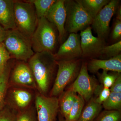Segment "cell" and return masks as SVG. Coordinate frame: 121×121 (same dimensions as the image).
I'll return each instance as SVG.
<instances>
[{"label":"cell","instance_id":"1","mask_svg":"<svg viewBox=\"0 0 121 121\" xmlns=\"http://www.w3.org/2000/svg\"><path fill=\"white\" fill-rule=\"evenodd\" d=\"M28 63L33 74L37 91L48 96L58 69L54 54L45 52L35 53Z\"/></svg>","mask_w":121,"mask_h":121},{"label":"cell","instance_id":"2","mask_svg":"<svg viewBox=\"0 0 121 121\" xmlns=\"http://www.w3.org/2000/svg\"><path fill=\"white\" fill-rule=\"evenodd\" d=\"M31 40L35 53L45 52L54 54L59 42L58 30L46 17L38 19L37 27Z\"/></svg>","mask_w":121,"mask_h":121},{"label":"cell","instance_id":"3","mask_svg":"<svg viewBox=\"0 0 121 121\" xmlns=\"http://www.w3.org/2000/svg\"><path fill=\"white\" fill-rule=\"evenodd\" d=\"M56 61L57 72L48 96L58 98L77 78L83 62L80 58Z\"/></svg>","mask_w":121,"mask_h":121},{"label":"cell","instance_id":"4","mask_svg":"<svg viewBox=\"0 0 121 121\" xmlns=\"http://www.w3.org/2000/svg\"><path fill=\"white\" fill-rule=\"evenodd\" d=\"M2 43L11 57L18 61L28 62L35 54L31 39L17 29L7 30Z\"/></svg>","mask_w":121,"mask_h":121},{"label":"cell","instance_id":"5","mask_svg":"<svg viewBox=\"0 0 121 121\" xmlns=\"http://www.w3.org/2000/svg\"><path fill=\"white\" fill-rule=\"evenodd\" d=\"M14 12L16 29L31 39L38 21L34 5L26 1H14Z\"/></svg>","mask_w":121,"mask_h":121},{"label":"cell","instance_id":"6","mask_svg":"<svg viewBox=\"0 0 121 121\" xmlns=\"http://www.w3.org/2000/svg\"><path fill=\"white\" fill-rule=\"evenodd\" d=\"M67 17L65 29L70 33H77L90 26L93 19L77 0H65Z\"/></svg>","mask_w":121,"mask_h":121},{"label":"cell","instance_id":"7","mask_svg":"<svg viewBox=\"0 0 121 121\" xmlns=\"http://www.w3.org/2000/svg\"><path fill=\"white\" fill-rule=\"evenodd\" d=\"M36 91L27 87L9 85L5 105L17 113L26 110L34 105Z\"/></svg>","mask_w":121,"mask_h":121},{"label":"cell","instance_id":"8","mask_svg":"<svg viewBox=\"0 0 121 121\" xmlns=\"http://www.w3.org/2000/svg\"><path fill=\"white\" fill-rule=\"evenodd\" d=\"M99 84L94 76L89 75L87 62H83L80 72L74 81L66 87L73 91L87 103L93 97L95 89Z\"/></svg>","mask_w":121,"mask_h":121},{"label":"cell","instance_id":"9","mask_svg":"<svg viewBox=\"0 0 121 121\" xmlns=\"http://www.w3.org/2000/svg\"><path fill=\"white\" fill-rule=\"evenodd\" d=\"M34 105L38 121H56L59 112L58 97L45 96L36 91Z\"/></svg>","mask_w":121,"mask_h":121},{"label":"cell","instance_id":"10","mask_svg":"<svg viewBox=\"0 0 121 121\" xmlns=\"http://www.w3.org/2000/svg\"><path fill=\"white\" fill-rule=\"evenodd\" d=\"M119 1L111 0L99 11L93 19L91 28L97 35L98 37L104 40L110 29V23L119 4Z\"/></svg>","mask_w":121,"mask_h":121},{"label":"cell","instance_id":"11","mask_svg":"<svg viewBox=\"0 0 121 121\" xmlns=\"http://www.w3.org/2000/svg\"><path fill=\"white\" fill-rule=\"evenodd\" d=\"M9 84L37 90L36 84L28 62L18 61L11 69Z\"/></svg>","mask_w":121,"mask_h":121},{"label":"cell","instance_id":"12","mask_svg":"<svg viewBox=\"0 0 121 121\" xmlns=\"http://www.w3.org/2000/svg\"><path fill=\"white\" fill-rule=\"evenodd\" d=\"M54 56L56 60H71L82 57L80 35L70 33L66 40L60 45Z\"/></svg>","mask_w":121,"mask_h":121},{"label":"cell","instance_id":"13","mask_svg":"<svg viewBox=\"0 0 121 121\" xmlns=\"http://www.w3.org/2000/svg\"><path fill=\"white\" fill-rule=\"evenodd\" d=\"M65 3L64 0H56L46 17L56 28L58 33L59 42L60 43H63L66 33L65 25L67 13Z\"/></svg>","mask_w":121,"mask_h":121},{"label":"cell","instance_id":"14","mask_svg":"<svg viewBox=\"0 0 121 121\" xmlns=\"http://www.w3.org/2000/svg\"><path fill=\"white\" fill-rule=\"evenodd\" d=\"M91 27H87L80 32V45L83 57L99 55L105 45L104 40L95 37L92 34Z\"/></svg>","mask_w":121,"mask_h":121},{"label":"cell","instance_id":"15","mask_svg":"<svg viewBox=\"0 0 121 121\" xmlns=\"http://www.w3.org/2000/svg\"><path fill=\"white\" fill-rule=\"evenodd\" d=\"M88 71L92 73H97L99 71L121 73V54L107 59H91L87 63Z\"/></svg>","mask_w":121,"mask_h":121},{"label":"cell","instance_id":"16","mask_svg":"<svg viewBox=\"0 0 121 121\" xmlns=\"http://www.w3.org/2000/svg\"><path fill=\"white\" fill-rule=\"evenodd\" d=\"M14 3L12 0H0V25L7 30L16 29Z\"/></svg>","mask_w":121,"mask_h":121},{"label":"cell","instance_id":"17","mask_svg":"<svg viewBox=\"0 0 121 121\" xmlns=\"http://www.w3.org/2000/svg\"><path fill=\"white\" fill-rule=\"evenodd\" d=\"M77 96V93L73 91L66 89L58 97L59 112L65 119L68 116Z\"/></svg>","mask_w":121,"mask_h":121},{"label":"cell","instance_id":"18","mask_svg":"<svg viewBox=\"0 0 121 121\" xmlns=\"http://www.w3.org/2000/svg\"><path fill=\"white\" fill-rule=\"evenodd\" d=\"M13 61H9L3 70L0 73V111L5 106V99L9 86V79Z\"/></svg>","mask_w":121,"mask_h":121},{"label":"cell","instance_id":"19","mask_svg":"<svg viewBox=\"0 0 121 121\" xmlns=\"http://www.w3.org/2000/svg\"><path fill=\"white\" fill-rule=\"evenodd\" d=\"M102 108V105L95 102L93 97L84 106L78 121H94Z\"/></svg>","mask_w":121,"mask_h":121},{"label":"cell","instance_id":"20","mask_svg":"<svg viewBox=\"0 0 121 121\" xmlns=\"http://www.w3.org/2000/svg\"><path fill=\"white\" fill-rule=\"evenodd\" d=\"M93 19L99 11L109 2V0H78Z\"/></svg>","mask_w":121,"mask_h":121},{"label":"cell","instance_id":"21","mask_svg":"<svg viewBox=\"0 0 121 121\" xmlns=\"http://www.w3.org/2000/svg\"><path fill=\"white\" fill-rule=\"evenodd\" d=\"M26 1L33 4L37 18L39 19L46 17L48 11L56 0H29Z\"/></svg>","mask_w":121,"mask_h":121},{"label":"cell","instance_id":"22","mask_svg":"<svg viewBox=\"0 0 121 121\" xmlns=\"http://www.w3.org/2000/svg\"><path fill=\"white\" fill-rule=\"evenodd\" d=\"M102 105L105 110L121 112V93L111 92L108 98Z\"/></svg>","mask_w":121,"mask_h":121},{"label":"cell","instance_id":"23","mask_svg":"<svg viewBox=\"0 0 121 121\" xmlns=\"http://www.w3.org/2000/svg\"><path fill=\"white\" fill-rule=\"evenodd\" d=\"M85 101L78 95L77 98L65 121H78L85 106Z\"/></svg>","mask_w":121,"mask_h":121},{"label":"cell","instance_id":"24","mask_svg":"<svg viewBox=\"0 0 121 121\" xmlns=\"http://www.w3.org/2000/svg\"><path fill=\"white\" fill-rule=\"evenodd\" d=\"M97 73L101 84L104 87L110 89L121 73L115 72L108 73V71H103L102 73L98 72Z\"/></svg>","mask_w":121,"mask_h":121},{"label":"cell","instance_id":"25","mask_svg":"<svg viewBox=\"0 0 121 121\" xmlns=\"http://www.w3.org/2000/svg\"><path fill=\"white\" fill-rule=\"evenodd\" d=\"M121 112L104 110L99 113L94 121H121Z\"/></svg>","mask_w":121,"mask_h":121},{"label":"cell","instance_id":"26","mask_svg":"<svg viewBox=\"0 0 121 121\" xmlns=\"http://www.w3.org/2000/svg\"><path fill=\"white\" fill-rule=\"evenodd\" d=\"M121 40H120L112 45L104 46L99 55L104 56L109 59L121 54Z\"/></svg>","mask_w":121,"mask_h":121},{"label":"cell","instance_id":"27","mask_svg":"<svg viewBox=\"0 0 121 121\" xmlns=\"http://www.w3.org/2000/svg\"><path fill=\"white\" fill-rule=\"evenodd\" d=\"M110 93V89L104 87L101 84H99L95 89L93 97L95 102L102 105L108 98Z\"/></svg>","mask_w":121,"mask_h":121},{"label":"cell","instance_id":"28","mask_svg":"<svg viewBox=\"0 0 121 121\" xmlns=\"http://www.w3.org/2000/svg\"><path fill=\"white\" fill-rule=\"evenodd\" d=\"M16 121H38L35 105L26 110L17 113Z\"/></svg>","mask_w":121,"mask_h":121},{"label":"cell","instance_id":"29","mask_svg":"<svg viewBox=\"0 0 121 121\" xmlns=\"http://www.w3.org/2000/svg\"><path fill=\"white\" fill-rule=\"evenodd\" d=\"M17 112L5 105L0 111V121H16Z\"/></svg>","mask_w":121,"mask_h":121},{"label":"cell","instance_id":"30","mask_svg":"<svg viewBox=\"0 0 121 121\" xmlns=\"http://www.w3.org/2000/svg\"><path fill=\"white\" fill-rule=\"evenodd\" d=\"M11 57L3 43L0 45V73L3 70Z\"/></svg>","mask_w":121,"mask_h":121},{"label":"cell","instance_id":"31","mask_svg":"<svg viewBox=\"0 0 121 121\" xmlns=\"http://www.w3.org/2000/svg\"><path fill=\"white\" fill-rule=\"evenodd\" d=\"M112 37L114 40H121V20H116L113 29Z\"/></svg>","mask_w":121,"mask_h":121},{"label":"cell","instance_id":"32","mask_svg":"<svg viewBox=\"0 0 121 121\" xmlns=\"http://www.w3.org/2000/svg\"><path fill=\"white\" fill-rule=\"evenodd\" d=\"M110 90L111 92L121 93V73L115 81Z\"/></svg>","mask_w":121,"mask_h":121},{"label":"cell","instance_id":"33","mask_svg":"<svg viewBox=\"0 0 121 121\" xmlns=\"http://www.w3.org/2000/svg\"><path fill=\"white\" fill-rule=\"evenodd\" d=\"M7 30L0 25V42L2 43L7 34Z\"/></svg>","mask_w":121,"mask_h":121},{"label":"cell","instance_id":"34","mask_svg":"<svg viewBox=\"0 0 121 121\" xmlns=\"http://www.w3.org/2000/svg\"><path fill=\"white\" fill-rule=\"evenodd\" d=\"M117 19L121 20V7H119L117 9Z\"/></svg>","mask_w":121,"mask_h":121},{"label":"cell","instance_id":"35","mask_svg":"<svg viewBox=\"0 0 121 121\" xmlns=\"http://www.w3.org/2000/svg\"><path fill=\"white\" fill-rule=\"evenodd\" d=\"M58 116V121H65V118L63 117L62 115L61 114L60 112H59Z\"/></svg>","mask_w":121,"mask_h":121},{"label":"cell","instance_id":"36","mask_svg":"<svg viewBox=\"0 0 121 121\" xmlns=\"http://www.w3.org/2000/svg\"><path fill=\"white\" fill-rule=\"evenodd\" d=\"M1 43H0V45Z\"/></svg>","mask_w":121,"mask_h":121}]
</instances>
